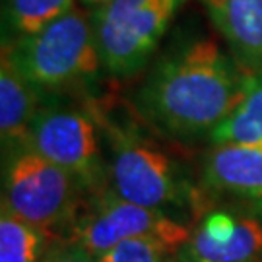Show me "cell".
I'll return each mask as SVG.
<instances>
[{"instance_id": "obj_1", "label": "cell", "mask_w": 262, "mask_h": 262, "mask_svg": "<svg viewBox=\"0 0 262 262\" xmlns=\"http://www.w3.org/2000/svg\"><path fill=\"white\" fill-rule=\"evenodd\" d=\"M249 70L212 39L173 49L134 95L140 117L159 134L192 140L220 126L241 101Z\"/></svg>"}, {"instance_id": "obj_2", "label": "cell", "mask_w": 262, "mask_h": 262, "mask_svg": "<svg viewBox=\"0 0 262 262\" xmlns=\"http://www.w3.org/2000/svg\"><path fill=\"white\" fill-rule=\"evenodd\" d=\"M107 146L111 188L134 204L154 208L183 220L206 212L202 192L188 181L187 171L154 138L134 124H119L95 109ZM185 222V220H183Z\"/></svg>"}, {"instance_id": "obj_3", "label": "cell", "mask_w": 262, "mask_h": 262, "mask_svg": "<svg viewBox=\"0 0 262 262\" xmlns=\"http://www.w3.org/2000/svg\"><path fill=\"white\" fill-rule=\"evenodd\" d=\"M2 55L43 94L90 84L101 70L92 18L78 8L31 35L4 43Z\"/></svg>"}, {"instance_id": "obj_4", "label": "cell", "mask_w": 262, "mask_h": 262, "mask_svg": "<svg viewBox=\"0 0 262 262\" xmlns=\"http://www.w3.org/2000/svg\"><path fill=\"white\" fill-rule=\"evenodd\" d=\"M85 185L31 148L4 154L2 204L47 235L62 237L84 204Z\"/></svg>"}, {"instance_id": "obj_5", "label": "cell", "mask_w": 262, "mask_h": 262, "mask_svg": "<svg viewBox=\"0 0 262 262\" xmlns=\"http://www.w3.org/2000/svg\"><path fill=\"white\" fill-rule=\"evenodd\" d=\"M190 231L192 227L187 222L134 204L111 187H105L88 194V200L80 206L60 241L78 245L99 258L122 241L138 237L158 239L179 251L187 243Z\"/></svg>"}, {"instance_id": "obj_6", "label": "cell", "mask_w": 262, "mask_h": 262, "mask_svg": "<svg viewBox=\"0 0 262 262\" xmlns=\"http://www.w3.org/2000/svg\"><path fill=\"white\" fill-rule=\"evenodd\" d=\"M185 0H105L90 14L101 68L117 78L136 74Z\"/></svg>"}, {"instance_id": "obj_7", "label": "cell", "mask_w": 262, "mask_h": 262, "mask_svg": "<svg viewBox=\"0 0 262 262\" xmlns=\"http://www.w3.org/2000/svg\"><path fill=\"white\" fill-rule=\"evenodd\" d=\"M101 126L95 105L47 101L31 122L28 148L74 173L92 192L105 188L109 169L99 146Z\"/></svg>"}, {"instance_id": "obj_8", "label": "cell", "mask_w": 262, "mask_h": 262, "mask_svg": "<svg viewBox=\"0 0 262 262\" xmlns=\"http://www.w3.org/2000/svg\"><path fill=\"white\" fill-rule=\"evenodd\" d=\"M179 262H262V220L243 208H208L196 220Z\"/></svg>"}, {"instance_id": "obj_9", "label": "cell", "mask_w": 262, "mask_h": 262, "mask_svg": "<svg viewBox=\"0 0 262 262\" xmlns=\"http://www.w3.org/2000/svg\"><path fill=\"white\" fill-rule=\"evenodd\" d=\"M202 183L212 192L262 200V146H214L202 163Z\"/></svg>"}, {"instance_id": "obj_10", "label": "cell", "mask_w": 262, "mask_h": 262, "mask_svg": "<svg viewBox=\"0 0 262 262\" xmlns=\"http://www.w3.org/2000/svg\"><path fill=\"white\" fill-rule=\"evenodd\" d=\"M245 70L262 66V0H200Z\"/></svg>"}, {"instance_id": "obj_11", "label": "cell", "mask_w": 262, "mask_h": 262, "mask_svg": "<svg viewBox=\"0 0 262 262\" xmlns=\"http://www.w3.org/2000/svg\"><path fill=\"white\" fill-rule=\"evenodd\" d=\"M43 92L28 82L2 55L0 66V138L2 150L10 154L26 148L31 122L43 105Z\"/></svg>"}, {"instance_id": "obj_12", "label": "cell", "mask_w": 262, "mask_h": 262, "mask_svg": "<svg viewBox=\"0 0 262 262\" xmlns=\"http://www.w3.org/2000/svg\"><path fill=\"white\" fill-rule=\"evenodd\" d=\"M210 138L214 146H262V66L249 72L241 101L220 122Z\"/></svg>"}, {"instance_id": "obj_13", "label": "cell", "mask_w": 262, "mask_h": 262, "mask_svg": "<svg viewBox=\"0 0 262 262\" xmlns=\"http://www.w3.org/2000/svg\"><path fill=\"white\" fill-rule=\"evenodd\" d=\"M53 237L16 215L2 204L0 215V262H41Z\"/></svg>"}, {"instance_id": "obj_14", "label": "cell", "mask_w": 262, "mask_h": 262, "mask_svg": "<svg viewBox=\"0 0 262 262\" xmlns=\"http://www.w3.org/2000/svg\"><path fill=\"white\" fill-rule=\"evenodd\" d=\"M72 8H76V0H4L2 21L4 33L10 37L4 43L35 33Z\"/></svg>"}, {"instance_id": "obj_15", "label": "cell", "mask_w": 262, "mask_h": 262, "mask_svg": "<svg viewBox=\"0 0 262 262\" xmlns=\"http://www.w3.org/2000/svg\"><path fill=\"white\" fill-rule=\"evenodd\" d=\"M99 262H179L177 249L158 239L138 237L117 245L109 253L99 256Z\"/></svg>"}, {"instance_id": "obj_16", "label": "cell", "mask_w": 262, "mask_h": 262, "mask_svg": "<svg viewBox=\"0 0 262 262\" xmlns=\"http://www.w3.org/2000/svg\"><path fill=\"white\" fill-rule=\"evenodd\" d=\"M41 262H99V258L74 243L58 241L49 247Z\"/></svg>"}, {"instance_id": "obj_17", "label": "cell", "mask_w": 262, "mask_h": 262, "mask_svg": "<svg viewBox=\"0 0 262 262\" xmlns=\"http://www.w3.org/2000/svg\"><path fill=\"white\" fill-rule=\"evenodd\" d=\"M82 2L90 4V6H97V4H101V2H105V0H82Z\"/></svg>"}]
</instances>
